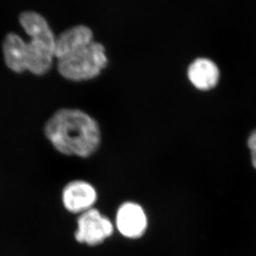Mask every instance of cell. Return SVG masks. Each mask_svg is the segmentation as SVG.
I'll return each instance as SVG.
<instances>
[{
    "mask_svg": "<svg viewBox=\"0 0 256 256\" xmlns=\"http://www.w3.org/2000/svg\"><path fill=\"white\" fill-rule=\"evenodd\" d=\"M44 134L58 152L70 156L89 158L101 143L98 124L79 109L56 112L45 124Z\"/></svg>",
    "mask_w": 256,
    "mask_h": 256,
    "instance_id": "cell-1",
    "label": "cell"
},
{
    "mask_svg": "<svg viewBox=\"0 0 256 256\" xmlns=\"http://www.w3.org/2000/svg\"><path fill=\"white\" fill-rule=\"evenodd\" d=\"M108 62L104 45L94 41L84 50L58 60V69L70 81H88L99 76Z\"/></svg>",
    "mask_w": 256,
    "mask_h": 256,
    "instance_id": "cell-2",
    "label": "cell"
},
{
    "mask_svg": "<svg viewBox=\"0 0 256 256\" xmlns=\"http://www.w3.org/2000/svg\"><path fill=\"white\" fill-rule=\"evenodd\" d=\"M114 230L111 220L94 207L78 217L75 238L79 243L94 246L111 236Z\"/></svg>",
    "mask_w": 256,
    "mask_h": 256,
    "instance_id": "cell-3",
    "label": "cell"
},
{
    "mask_svg": "<svg viewBox=\"0 0 256 256\" xmlns=\"http://www.w3.org/2000/svg\"><path fill=\"white\" fill-rule=\"evenodd\" d=\"M116 226L124 236L138 239L146 230L148 216L140 204L136 202H125L116 212Z\"/></svg>",
    "mask_w": 256,
    "mask_h": 256,
    "instance_id": "cell-4",
    "label": "cell"
},
{
    "mask_svg": "<svg viewBox=\"0 0 256 256\" xmlns=\"http://www.w3.org/2000/svg\"><path fill=\"white\" fill-rule=\"evenodd\" d=\"M62 200L68 212L81 214L94 208L98 200V193L94 186L88 182L72 180L64 188Z\"/></svg>",
    "mask_w": 256,
    "mask_h": 256,
    "instance_id": "cell-5",
    "label": "cell"
},
{
    "mask_svg": "<svg viewBox=\"0 0 256 256\" xmlns=\"http://www.w3.org/2000/svg\"><path fill=\"white\" fill-rule=\"evenodd\" d=\"M20 22L32 42L41 45L54 54L56 38L42 15L34 11H25L20 14Z\"/></svg>",
    "mask_w": 256,
    "mask_h": 256,
    "instance_id": "cell-6",
    "label": "cell"
},
{
    "mask_svg": "<svg viewBox=\"0 0 256 256\" xmlns=\"http://www.w3.org/2000/svg\"><path fill=\"white\" fill-rule=\"evenodd\" d=\"M94 42V34L89 28L78 25L64 31L56 38L54 57L58 60L68 57Z\"/></svg>",
    "mask_w": 256,
    "mask_h": 256,
    "instance_id": "cell-7",
    "label": "cell"
},
{
    "mask_svg": "<svg viewBox=\"0 0 256 256\" xmlns=\"http://www.w3.org/2000/svg\"><path fill=\"white\" fill-rule=\"evenodd\" d=\"M188 78L200 91H209L216 86L220 71L216 64L208 58H197L188 68Z\"/></svg>",
    "mask_w": 256,
    "mask_h": 256,
    "instance_id": "cell-8",
    "label": "cell"
},
{
    "mask_svg": "<svg viewBox=\"0 0 256 256\" xmlns=\"http://www.w3.org/2000/svg\"><path fill=\"white\" fill-rule=\"evenodd\" d=\"M27 44L14 32H10L2 41V54L5 64L11 71L22 74L26 71L25 62Z\"/></svg>",
    "mask_w": 256,
    "mask_h": 256,
    "instance_id": "cell-9",
    "label": "cell"
},
{
    "mask_svg": "<svg viewBox=\"0 0 256 256\" xmlns=\"http://www.w3.org/2000/svg\"><path fill=\"white\" fill-rule=\"evenodd\" d=\"M248 148L252 155V165L256 170V129L252 132L248 138Z\"/></svg>",
    "mask_w": 256,
    "mask_h": 256,
    "instance_id": "cell-10",
    "label": "cell"
}]
</instances>
